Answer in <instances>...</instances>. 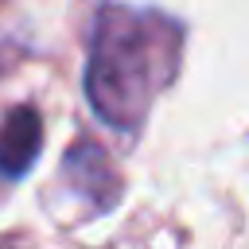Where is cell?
I'll list each match as a JSON object with an SVG mask.
<instances>
[{"label":"cell","mask_w":249,"mask_h":249,"mask_svg":"<svg viewBox=\"0 0 249 249\" xmlns=\"http://www.w3.org/2000/svg\"><path fill=\"white\" fill-rule=\"evenodd\" d=\"M39 148H43V121H39V113L31 105H19L0 124V175L19 179L35 163Z\"/></svg>","instance_id":"cell-2"},{"label":"cell","mask_w":249,"mask_h":249,"mask_svg":"<svg viewBox=\"0 0 249 249\" xmlns=\"http://www.w3.org/2000/svg\"><path fill=\"white\" fill-rule=\"evenodd\" d=\"M66 171H70L74 187H78L82 195H89L97 206H105V202L117 195L113 163H109V156H105L97 144H89V140H82V144L70 148V156H66Z\"/></svg>","instance_id":"cell-3"},{"label":"cell","mask_w":249,"mask_h":249,"mask_svg":"<svg viewBox=\"0 0 249 249\" xmlns=\"http://www.w3.org/2000/svg\"><path fill=\"white\" fill-rule=\"evenodd\" d=\"M175 54L179 27L171 19L136 8H105L97 16L86 66V97L93 113L121 132H132L167 86Z\"/></svg>","instance_id":"cell-1"},{"label":"cell","mask_w":249,"mask_h":249,"mask_svg":"<svg viewBox=\"0 0 249 249\" xmlns=\"http://www.w3.org/2000/svg\"><path fill=\"white\" fill-rule=\"evenodd\" d=\"M0 249H12V245H0Z\"/></svg>","instance_id":"cell-4"}]
</instances>
